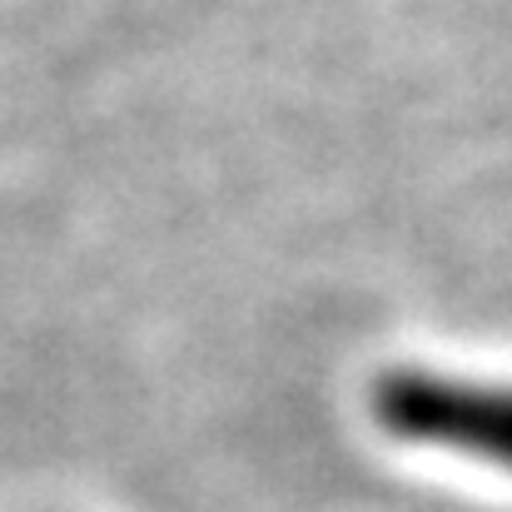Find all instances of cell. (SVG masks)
<instances>
[{
    "instance_id": "obj_1",
    "label": "cell",
    "mask_w": 512,
    "mask_h": 512,
    "mask_svg": "<svg viewBox=\"0 0 512 512\" xmlns=\"http://www.w3.org/2000/svg\"><path fill=\"white\" fill-rule=\"evenodd\" d=\"M378 413L393 433L458 443L512 463V393L443 388L433 378H393V388H383L378 398Z\"/></svg>"
}]
</instances>
